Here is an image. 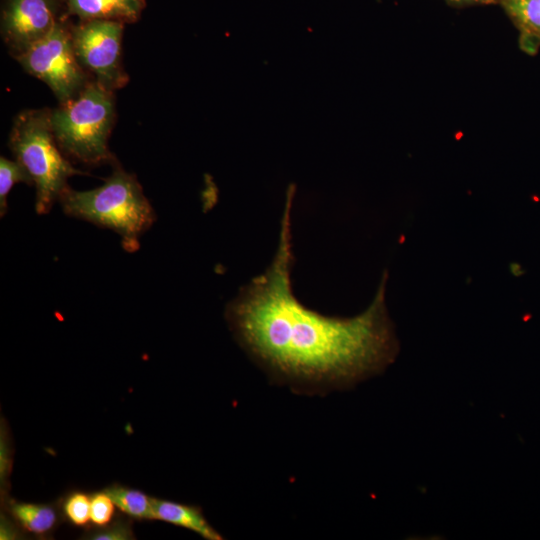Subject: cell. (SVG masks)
<instances>
[{
	"label": "cell",
	"instance_id": "16",
	"mask_svg": "<svg viewBox=\"0 0 540 540\" xmlns=\"http://www.w3.org/2000/svg\"><path fill=\"white\" fill-rule=\"evenodd\" d=\"M85 539L92 540H130L135 539L130 521L117 520L112 524H107L99 530L91 532Z\"/></svg>",
	"mask_w": 540,
	"mask_h": 540
},
{
	"label": "cell",
	"instance_id": "2",
	"mask_svg": "<svg viewBox=\"0 0 540 540\" xmlns=\"http://www.w3.org/2000/svg\"><path fill=\"white\" fill-rule=\"evenodd\" d=\"M112 174L94 189L78 191L70 186L58 202L63 212L98 227L114 231L123 248L135 252L139 238L154 224L156 214L134 174L115 164Z\"/></svg>",
	"mask_w": 540,
	"mask_h": 540
},
{
	"label": "cell",
	"instance_id": "3",
	"mask_svg": "<svg viewBox=\"0 0 540 540\" xmlns=\"http://www.w3.org/2000/svg\"><path fill=\"white\" fill-rule=\"evenodd\" d=\"M115 118L113 92L94 80L74 98L50 109L60 149L68 159L88 166L117 164L108 146Z\"/></svg>",
	"mask_w": 540,
	"mask_h": 540
},
{
	"label": "cell",
	"instance_id": "14",
	"mask_svg": "<svg viewBox=\"0 0 540 540\" xmlns=\"http://www.w3.org/2000/svg\"><path fill=\"white\" fill-rule=\"evenodd\" d=\"M91 498L85 493L70 494L63 505L66 518L77 526H84L90 521Z\"/></svg>",
	"mask_w": 540,
	"mask_h": 540
},
{
	"label": "cell",
	"instance_id": "4",
	"mask_svg": "<svg viewBox=\"0 0 540 540\" xmlns=\"http://www.w3.org/2000/svg\"><path fill=\"white\" fill-rule=\"evenodd\" d=\"M8 146L15 159L28 171L35 186V211L47 214L68 187V179L86 175L75 168L54 136L50 109H29L13 120Z\"/></svg>",
	"mask_w": 540,
	"mask_h": 540
},
{
	"label": "cell",
	"instance_id": "11",
	"mask_svg": "<svg viewBox=\"0 0 540 540\" xmlns=\"http://www.w3.org/2000/svg\"><path fill=\"white\" fill-rule=\"evenodd\" d=\"M104 491L111 497L115 506L131 518L155 519L154 498L145 493L116 483L107 487Z\"/></svg>",
	"mask_w": 540,
	"mask_h": 540
},
{
	"label": "cell",
	"instance_id": "12",
	"mask_svg": "<svg viewBox=\"0 0 540 540\" xmlns=\"http://www.w3.org/2000/svg\"><path fill=\"white\" fill-rule=\"evenodd\" d=\"M16 183H26L33 185L31 176L25 167L16 159L9 160L6 157L0 158V216L7 212V196Z\"/></svg>",
	"mask_w": 540,
	"mask_h": 540
},
{
	"label": "cell",
	"instance_id": "6",
	"mask_svg": "<svg viewBox=\"0 0 540 540\" xmlns=\"http://www.w3.org/2000/svg\"><path fill=\"white\" fill-rule=\"evenodd\" d=\"M124 23L113 20H83L71 24L76 58L87 74L115 92L129 80L122 64L121 43Z\"/></svg>",
	"mask_w": 540,
	"mask_h": 540
},
{
	"label": "cell",
	"instance_id": "10",
	"mask_svg": "<svg viewBox=\"0 0 540 540\" xmlns=\"http://www.w3.org/2000/svg\"><path fill=\"white\" fill-rule=\"evenodd\" d=\"M8 508L19 525L35 535L50 532L57 523V513L50 505L10 501Z\"/></svg>",
	"mask_w": 540,
	"mask_h": 540
},
{
	"label": "cell",
	"instance_id": "9",
	"mask_svg": "<svg viewBox=\"0 0 540 540\" xmlns=\"http://www.w3.org/2000/svg\"><path fill=\"white\" fill-rule=\"evenodd\" d=\"M153 508L157 520L191 530L207 540L223 539L197 506L154 498Z\"/></svg>",
	"mask_w": 540,
	"mask_h": 540
},
{
	"label": "cell",
	"instance_id": "15",
	"mask_svg": "<svg viewBox=\"0 0 540 540\" xmlns=\"http://www.w3.org/2000/svg\"><path fill=\"white\" fill-rule=\"evenodd\" d=\"M115 504L105 492H97L91 496L90 521L96 526L109 524L114 516Z\"/></svg>",
	"mask_w": 540,
	"mask_h": 540
},
{
	"label": "cell",
	"instance_id": "5",
	"mask_svg": "<svg viewBox=\"0 0 540 540\" xmlns=\"http://www.w3.org/2000/svg\"><path fill=\"white\" fill-rule=\"evenodd\" d=\"M71 24L62 18L47 35L14 56L27 73L51 89L59 103L74 98L92 81L76 58Z\"/></svg>",
	"mask_w": 540,
	"mask_h": 540
},
{
	"label": "cell",
	"instance_id": "13",
	"mask_svg": "<svg viewBox=\"0 0 540 540\" xmlns=\"http://www.w3.org/2000/svg\"><path fill=\"white\" fill-rule=\"evenodd\" d=\"M507 7L528 32L540 38V0H507Z\"/></svg>",
	"mask_w": 540,
	"mask_h": 540
},
{
	"label": "cell",
	"instance_id": "17",
	"mask_svg": "<svg viewBox=\"0 0 540 540\" xmlns=\"http://www.w3.org/2000/svg\"><path fill=\"white\" fill-rule=\"evenodd\" d=\"M16 532L12 527V524L7 522L6 519L1 520L0 539H14Z\"/></svg>",
	"mask_w": 540,
	"mask_h": 540
},
{
	"label": "cell",
	"instance_id": "1",
	"mask_svg": "<svg viewBox=\"0 0 540 540\" xmlns=\"http://www.w3.org/2000/svg\"><path fill=\"white\" fill-rule=\"evenodd\" d=\"M292 198L290 190L271 264L241 288L225 317L238 343L275 382L307 394L348 389L382 373L398 354L385 304L387 272L359 315L325 316L305 307L291 284Z\"/></svg>",
	"mask_w": 540,
	"mask_h": 540
},
{
	"label": "cell",
	"instance_id": "8",
	"mask_svg": "<svg viewBox=\"0 0 540 540\" xmlns=\"http://www.w3.org/2000/svg\"><path fill=\"white\" fill-rule=\"evenodd\" d=\"M146 6L145 0H66V17L79 21L101 19L122 23L136 22Z\"/></svg>",
	"mask_w": 540,
	"mask_h": 540
},
{
	"label": "cell",
	"instance_id": "7",
	"mask_svg": "<svg viewBox=\"0 0 540 540\" xmlns=\"http://www.w3.org/2000/svg\"><path fill=\"white\" fill-rule=\"evenodd\" d=\"M66 17V0H3L1 37L16 56L47 35Z\"/></svg>",
	"mask_w": 540,
	"mask_h": 540
},
{
	"label": "cell",
	"instance_id": "18",
	"mask_svg": "<svg viewBox=\"0 0 540 540\" xmlns=\"http://www.w3.org/2000/svg\"><path fill=\"white\" fill-rule=\"evenodd\" d=\"M450 1H454V2H465V1H473V0H450Z\"/></svg>",
	"mask_w": 540,
	"mask_h": 540
}]
</instances>
